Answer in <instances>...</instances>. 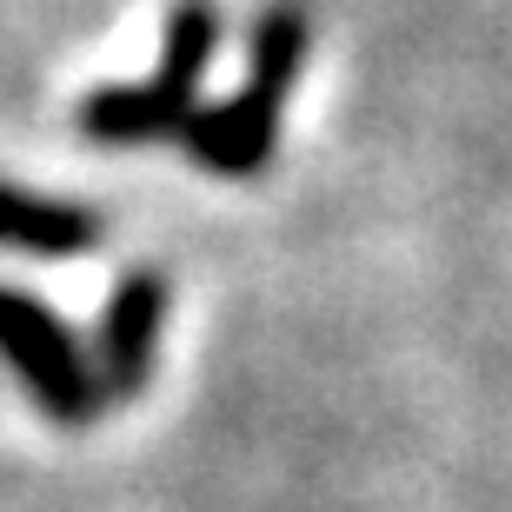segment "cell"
<instances>
[{
  "mask_svg": "<svg viewBox=\"0 0 512 512\" xmlns=\"http://www.w3.org/2000/svg\"><path fill=\"white\" fill-rule=\"evenodd\" d=\"M306 54H313V20H306V7L273 0V7L253 20V34H247V87L286 100L293 80L306 74Z\"/></svg>",
  "mask_w": 512,
  "mask_h": 512,
  "instance_id": "obj_6",
  "label": "cell"
},
{
  "mask_svg": "<svg viewBox=\"0 0 512 512\" xmlns=\"http://www.w3.org/2000/svg\"><path fill=\"white\" fill-rule=\"evenodd\" d=\"M0 360L14 366L27 399L47 419H60V426H87L107 406L94 380V360L80 353L67 320L54 306H40L34 293H20V286H0Z\"/></svg>",
  "mask_w": 512,
  "mask_h": 512,
  "instance_id": "obj_1",
  "label": "cell"
},
{
  "mask_svg": "<svg viewBox=\"0 0 512 512\" xmlns=\"http://www.w3.org/2000/svg\"><path fill=\"white\" fill-rule=\"evenodd\" d=\"M180 147L207 173L247 180V173H260L266 160H273V147H280V100L260 94V87H240V94L213 100V107H193L187 127H180Z\"/></svg>",
  "mask_w": 512,
  "mask_h": 512,
  "instance_id": "obj_3",
  "label": "cell"
},
{
  "mask_svg": "<svg viewBox=\"0 0 512 512\" xmlns=\"http://www.w3.org/2000/svg\"><path fill=\"white\" fill-rule=\"evenodd\" d=\"M193 100L167 94L160 80H120V87H94L80 100V133L94 147H153V140H180Z\"/></svg>",
  "mask_w": 512,
  "mask_h": 512,
  "instance_id": "obj_5",
  "label": "cell"
},
{
  "mask_svg": "<svg viewBox=\"0 0 512 512\" xmlns=\"http://www.w3.org/2000/svg\"><path fill=\"white\" fill-rule=\"evenodd\" d=\"M160 326H167V280H160L153 266H133L127 280L107 293V313H100V333H94L100 399H133L153 380Z\"/></svg>",
  "mask_w": 512,
  "mask_h": 512,
  "instance_id": "obj_2",
  "label": "cell"
},
{
  "mask_svg": "<svg viewBox=\"0 0 512 512\" xmlns=\"http://www.w3.org/2000/svg\"><path fill=\"white\" fill-rule=\"evenodd\" d=\"M213 54H220V7H213V0H180L167 14V34H160V67H153V80H160L167 94L200 107V80H207Z\"/></svg>",
  "mask_w": 512,
  "mask_h": 512,
  "instance_id": "obj_7",
  "label": "cell"
},
{
  "mask_svg": "<svg viewBox=\"0 0 512 512\" xmlns=\"http://www.w3.org/2000/svg\"><path fill=\"white\" fill-rule=\"evenodd\" d=\"M107 220L74 200H47V193H27L14 180H0V253H27V260H74V253H94Z\"/></svg>",
  "mask_w": 512,
  "mask_h": 512,
  "instance_id": "obj_4",
  "label": "cell"
}]
</instances>
